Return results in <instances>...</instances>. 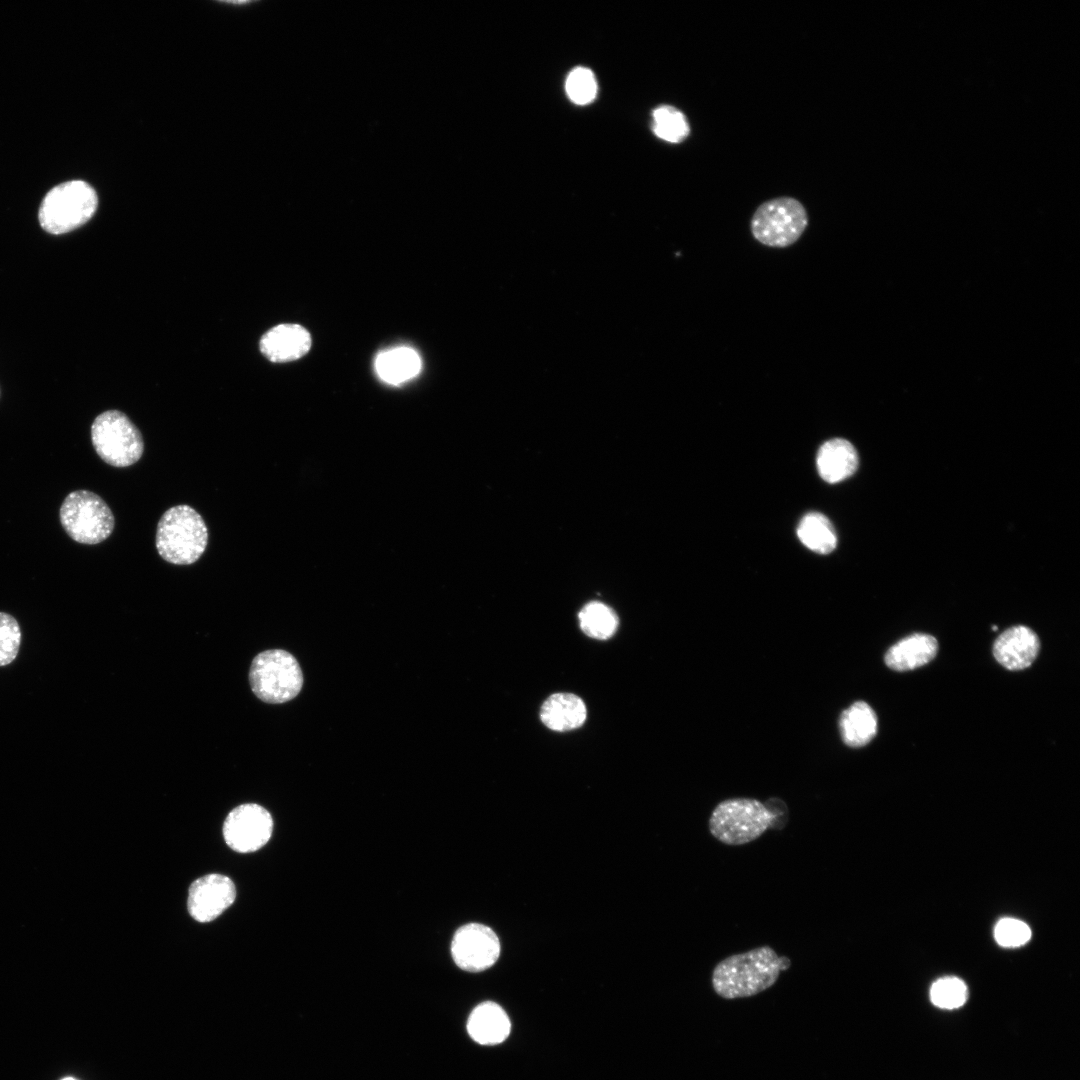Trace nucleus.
<instances>
[{
    "label": "nucleus",
    "mask_w": 1080,
    "mask_h": 1080,
    "mask_svg": "<svg viewBox=\"0 0 1080 1080\" xmlns=\"http://www.w3.org/2000/svg\"><path fill=\"white\" fill-rule=\"evenodd\" d=\"M790 966L788 957L763 945L720 960L712 970V988L727 1000L752 997L772 987Z\"/></svg>",
    "instance_id": "f257e3e1"
},
{
    "label": "nucleus",
    "mask_w": 1080,
    "mask_h": 1080,
    "mask_svg": "<svg viewBox=\"0 0 1080 1080\" xmlns=\"http://www.w3.org/2000/svg\"><path fill=\"white\" fill-rule=\"evenodd\" d=\"M787 806L780 799L763 803L754 798H730L719 802L708 820L710 834L723 844L740 846L758 839L769 828L784 824Z\"/></svg>",
    "instance_id": "f03ea898"
},
{
    "label": "nucleus",
    "mask_w": 1080,
    "mask_h": 1080,
    "mask_svg": "<svg viewBox=\"0 0 1080 1080\" xmlns=\"http://www.w3.org/2000/svg\"><path fill=\"white\" fill-rule=\"evenodd\" d=\"M208 529L202 516L191 506L169 508L161 516L156 531L158 554L168 563L190 565L204 553Z\"/></svg>",
    "instance_id": "7ed1b4c3"
},
{
    "label": "nucleus",
    "mask_w": 1080,
    "mask_h": 1080,
    "mask_svg": "<svg viewBox=\"0 0 1080 1080\" xmlns=\"http://www.w3.org/2000/svg\"><path fill=\"white\" fill-rule=\"evenodd\" d=\"M95 190L86 182L72 180L52 188L39 208L41 227L51 234H64L86 223L97 209Z\"/></svg>",
    "instance_id": "20e7f679"
},
{
    "label": "nucleus",
    "mask_w": 1080,
    "mask_h": 1080,
    "mask_svg": "<svg viewBox=\"0 0 1080 1080\" xmlns=\"http://www.w3.org/2000/svg\"><path fill=\"white\" fill-rule=\"evenodd\" d=\"M249 683L252 692L263 702L284 703L301 691L303 674L292 654L282 649H271L253 658Z\"/></svg>",
    "instance_id": "39448f33"
},
{
    "label": "nucleus",
    "mask_w": 1080,
    "mask_h": 1080,
    "mask_svg": "<svg viewBox=\"0 0 1080 1080\" xmlns=\"http://www.w3.org/2000/svg\"><path fill=\"white\" fill-rule=\"evenodd\" d=\"M59 517L70 538L82 544H98L113 532L115 520L106 502L94 492L76 490L64 499Z\"/></svg>",
    "instance_id": "423d86ee"
},
{
    "label": "nucleus",
    "mask_w": 1080,
    "mask_h": 1080,
    "mask_svg": "<svg viewBox=\"0 0 1080 1080\" xmlns=\"http://www.w3.org/2000/svg\"><path fill=\"white\" fill-rule=\"evenodd\" d=\"M91 441L96 453L109 465L127 467L144 452V441L136 425L123 412L108 410L91 425Z\"/></svg>",
    "instance_id": "0eeeda50"
},
{
    "label": "nucleus",
    "mask_w": 1080,
    "mask_h": 1080,
    "mask_svg": "<svg viewBox=\"0 0 1080 1080\" xmlns=\"http://www.w3.org/2000/svg\"><path fill=\"white\" fill-rule=\"evenodd\" d=\"M808 225L804 206L791 197L762 203L751 219V232L763 245L783 248L795 243Z\"/></svg>",
    "instance_id": "6e6552de"
},
{
    "label": "nucleus",
    "mask_w": 1080,
    "mask_h": 1080,
    "mask_svg": "<svg viewBox=\"0 0 1080 1080\" xmlns=\"http://www.w3.org/2000/svg\"><path fill=\"white\" fill-rule=\"evenodd\" d=\"M273 831L271 814L255 803L235 807L223 824L226 844L239 853H251L263 847Z\"/></svg>",
    "instance_id": "1a4fd4ad"
},
{
    "label": "nucleus",
    "mask_w": 1080,
    "mask_h": 1080,
    "mask_svg": "<svg viewBox=\"0 0 1080 1080\" xmlns=\"http://www.w3.org/2000/svg\"><path fill=\"white\" fill-rule=\"evenodd\" d=\"M499 955V938L484 924L468 923L461 926L451 941L452 959L464 971H484L496 963Z\"/></svg>",
    "instance_id": "9d476101"
},
{
    "label": "nucleus",
    "mask_w": 1080,
    "mask_h": 1080,
    "mask_svg": "<svg viewBox=\"0 0 1080 1080\" xmlns=\"http://www.w3.org/2000/svg\"><path fill=\"white\" fill-rule=\"evenodd\" d=\"M236 898L233 881L222 874L212 873L196 879L189 887L187 909L196 921L215 920Z\"/></svg>",
    "instance_id": "9b49d317"
},
{
    "label": "nucleus",
    "mask_w": 1080,
    "mask_h": 1080,
    "mask_svg": "<svg viewBox=\"0 0 1080 1080\" xmlns=\"http://www.w3.org/2000/svg\"><path fill=\"white\" fill-rule=\"evenodd\" d=\"M1040 641L1029 627L1013 626L1001 633L994 642L993 655L1009 670L1029 667L1038 655Z\"/></svg>",
    "instance_id": "f8f14e48"
},
{
    "label": "nucleus",
    "mask_w": 1080,
    "mask_h": 1080,
    "mask_svg": "<svg viewBox=\"0 0 1080 1080\" xmlns=\"http://www.w3.org/2000/svg\"><path fill=\"white\" fill-rule=\"evenodd\" d=\"M312 344L310 333L298 324H279L259 342L260 351L272 362H288L303 357Z\"/></svg>",
    "instance_id": "ddd939ff"
},
{
    "label": "nucleus",
    "mask_w": 1080,
    "mask_h": 1080,
    "mask_svg": "<svg viewBox=\"0 0 1080 1080\" xmlns=\"http://www.w3.org/2000/svg\"><path fill=\"white\" fill-rule=\"evenodd\" d=\"M511 1029L510 1020L501 1006L486 1001L476 1006L467 1021L470 1037L481 1045H496L503 1042Z\"/></svg>",
    "instance_id": "4468645a"
},
{
    "label": "nucleus",
    "mask_w": 1080,
    "mask_h": 1080,
    "mask_svg": "<svg viewBox=\"0 0 1080 1080\" xmlns=\"http://www.w3.org/2000/svg\"><path fill=\"white\" fill-rule=\"evenodd\" d=\"M938 651L937 640L928 634L915 633L891 646L885 654V664L895 671H909L930 662Z\"/></svg>",
    "instance_id": "2eb2a0df"
},
{
    "label": "nucleus",
    "mask_w": 1080,
    "mask_h": 1080,
    "mask_svg": "<svg viewBox=\"0 0 1080 1080\" xmlns=\"http://www.w3.org/2000/svg\"><path fill=\"white\" fill-rule=\"evenodd\" d=\"M542 723L553 731L566 732L583 725L587 709L583 700L571 693L550 695L540 708Z\"/></svg>",
    "instance_id": "dca6fc26"
},
{
    "label": "nucleus",
    "mask_w": 1080,
    "mask_h": 1080,
    "mask_svg": "<svg viewBox=\"0 0 1080 1080\" xmlns=\"http://www.w3.org/2000/svg\"><path fill=\"white\" fill-rule=\"evenodd\" d=\"M858 467V455L854 446L841 438L825 442L817 453V469L828 483H837L850 477Z\"/></svg>",
    "instance_id": "f3484780"
},
{
    "label": "nucleus",
    "mask_w": 1080,
    "mask_h": 1080,
    "mask_svg": "<svg viewBox=\"0 0 1080 1080\" xmlns=\"http://www.w3.org/2000/svg\"><path fill=\"white\" fill-rule=\"evenodd\" d=\"M839 729L842 741L847 746H865L877 733V716L866 702H854L841 713Z\"/></svg>",
    "instance_id": "a211bd4d"
},
{
    "label": "nucleus",
    "mask_w": 1080,
    "mask_h": 1080,
    "mask_svg": "<svg viewBox=\"0 0 1080 1080\" xmlns=\"http://www.w3.org/2000/svg\"><path fill=\"white\" fill-rule=\"evenodd\" d=\"M420 367L418 354L408 347L382 352L375 361L377 374L390 384H400L411 379L419 372Z\"/></svg>",
    "instance_id": "6ab92c4d"
},
{
    "label": "nucleus",
    "mask_w": 1080,
    "mask_h": 1080,
    "mask_svg": "<svg viewBox=\"0 0 1080 1080\" xmlns=\"http://www.w3.org/2000/svg\"><path fill=\"white\" fill-rule=\"evenodd\" d=\"M797 535L807 548L817 553H830L837 545L832 523L825 515L818 512L808 513L801 519Z\"/></svg>",
    "instance_id": "aec40b11"
},
{
    "label": "nucleus",
    "mask_w": 1080,
    "mask_h": 1080,
    "mask_svg": "<svg viewBox=\"0 0 1080 1080\" xmlns=\"http://www.w3.org/2000/svg\"><path fill=\"white\" fill-rule=\"evenodd\" d=\"M580 628L587 636L605 640L614 635L618 627L615 612L607 605L593 601L586 604L578 615Z\"/></svg>",
    "instance_id": "412c9836"
},
{
    "label": "nucleus",
    "mask_w": 1080,
    "mask_h": 1080,
    "mask_svg": "<svg viewBox=\"0 0 1080 1080\" xmlns=\"http://www.w3.org/2000/svg\"><path fill=\"white\" fill-rule=\"evenodd\" d=\"M652 129L655 135L670 143H680L690 132L685 115L670 105H662L653 111Z\"/></svg>",
    "instance_id": "4be33fe9"
},
{
    "label": "nucleus",
    "mask_w": 1080,
    "mask_h": 1080,
    "mask_svg": "<svg viewBox=\"0 0 1080 1080\" xmlns=\"http://www.w3.org/2000/svg\"><path fill=\"white\" fill-rule=\"evenodd\" d=\"M968 988L963 980L954 976L936 980L930 988L931 1002L942 1009H956L965 1004Z\"/></svg>",
    "instance_id": "5701e85b"
},
{
    "label": "nucleus",
    "mask_w": 1080,
    "mask_h": 1080,
    "mask_svg": "<svg viewBox=\"0 0 1080 1080\" xmlns=\"http://www.w3.org/2000/svg\"><path fill=\"white\" fill-rule=\"evenodd\" d=\"M565 88L571 101L579 105L592 102L597 94L595 76L585 67H577L569 73Z\"/></svg>",
    "instance_id": "b1692460"
},
{
    "label": "nucleus",
    "mask_w": 1080,
    "mask_h": 1080,
    "mask_svg": "<svg viewBox=\"0 0 1080 1080\" xmlns=\"http://www.w3.org/2000/svg\"><path fill=\"white\" fill-rule=\"evenodd\" d=\"M21 643V630L16 619L0 612V666L10 664L17 656Z\"/></svg>",
    "instance_id": "393cba45"
},
{
    "label": "nucleus",
    "mask_w": 1080,
    "mask_h": 1080,
    "mask_svg": "<svg viewBox=\"0 0 1080 1080\" xmlns=\"http://www.w3.org/2000/svg\"><path fill=\"white\" fill-rule=\"evenodd\" d=\"M994 936L999 945L1013 948L1028 942L1031 938V930L1021 920L1004 918L996 924Z\"/></svg>",
    "instance_id": "a878e982"
},
{
    "label": "nucleus",
    "mask_w": 1080,
    "mask_h": 1080,
    "mask_svg": "<svg viewBox=\"0 0 1080 1080\" xmlns=\"http://www.w3.org/2000/svg\"><path fill=\"white\" fill-rule=\"evenodd\" d=\"M61 1080H76V1079H74V1078H72V1077H66V1078H63V1079H61Z\"/></svg>",
    "instance_id": "bb28decb"
}]
</instances>
